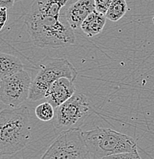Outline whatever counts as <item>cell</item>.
<instances>
[{
  "mask_svg": "<svg viewBox=\"0 0 154 159\" xmlns=\"http://www.w3.org/2000/svg\"><path fill=\"white\" fill-rule=\"evenodd\" d=\"M24 22L32 44L36 47L56 48L72 45L75 42L74 29L66 16L58 19L29 10Z\"/></svg>",
  "mask_w": 154,
  "mask_h": 159,
  "instance_id": "1",
  "label": "cell"
},
{
  "mask_svg": "<svg viewBox=\"0 0 154 159\" xmlns=\"http://www.w3.org/2000/svg\"><path fill=\"white\" fill-rule=\"evenodd\" d=\"M31 132L28 107L2 109L0 112V155L12 156L26 148Z\"/></svg>",
  "mask_w": 154,
  "mask_h": 159,
  "instance_id": "2",
  "label": "cell"
},
{
  "mask_svg": "<svg viewBox=\"0 0 154 159\" xmlns=\"http://www.w3.org/2000/svg\"><path fill=\"white\" fill-rule=\"evenodd\" d=\"M91 158H106L122 152H138L131 137L108 128H95L83 132Z\"/></svg>",
  "mask_w": 154,
  "mask_h": 159,
  "instance_id": "3",
  "label": "cell"
},
{
  "mask_svg": "<svg viewBox=\"0 0 154 159\" xmlns=\"http://www.w3.org/2000/svg\"><path fill=\"white\" fill-rule=\"evenodd\" d=\"M77 77V70L67 59L45 56L39 62V71L32 80L29 99L31 101L42 99L54 81L62 77L75 81Z\"/></svg>",
  "mask_w": 154,
  "mask_h": 159,
  "instance_id": "4",
  "label": "cell"
},
{
  "mask_svg": "<svg viewBox=\"0 0 154 159\" xmlns=\"http://www.w3.org/2000/svg\"><path fill=\"white\" fill-rule=\"evenodd\" d=\"M82 132L79 128L62 131L60 135L54 139L41 156V158H91Z\"/></svg>",
  "mask_w": 154,
  "mask_h": 159,
  "instance_id": "5",
  "label": "cell"
},
{
  "mask_svg": "<svg viewBox=\"0 0 154 159\" xmlns=\"http://www.w3.org/2000/svg\"><path fill=\"white\" fill-rule=\"evenodd\" d=\"M91 113L90 102L82 93L75 94L55 108L54 126L57 130L80 128Z\"/></svg>",
  "mask_w": 154,
  "mask_h": 159,
  "instance_id": "6",
  "label": "cell"
},
{
  "mask_svg": "<svg viewBox=\"0 0 154 159\" xmlns=\"http://www.w3.org/2000/svg\"><path fill=\"white\" fill-rule=\"evenodd\" d=\"M32 80L24 69L13 75L0 79V99L11 108L19 107L29 99Z\"/></svg>",
  "mask_w": 154,
  "mask_h": 159,
  "instance_id": "7",
  "label": "cell"
},
{
  "mask_svg": "<svg viewBox=\"0 0 154 159\" xmlns=\"http://www.w3.org/2000/svg\"><path fill=\"white\" fill-rule=\"evenodd\" d=\"M74 81L68 77H62L54 81L49 87L45 94L48 102L57 108L75 93Z\"/></svg>",
  "mask_w": 154,
  "mask_h": 159,
  "instance_id": "8",
  "label": "cell"
},
{
  "mask_svg": "<svg viewBox=\"0 0 154 159\" xmlns=\"http://www.w3.org/2000/svg\"><path fill=\"white\" fill-rule=\"evenodd\" d=\"M95 9L94 0H76L66 9V19L73 29H78L84 20Z\"/></svg>",
  "mask_w": 154,
  "mask_h": 159,
  "instance_id": "9",
  "label": "cell"
},
{
  "mask_svg": "<svg viewBox=\"0 0 154 159\" xmlns=\"http://www.w3.org/2000/svg\"><path fill=\"white\" fill-rule=\"evenodd\" d=\"M74 0H35L31 11L54 18L65 16V10Z\"/></svg>",
  "mask_w": 154,
  "mask_h": 159,
  "instance_id": "10",
  "label": "cell"
},
{
  "mask_svg": "<svg viewBox=\"0 0 154 159\" xmlns=\"http://www.w3.org/2000/svg\"><path fill=\"white\" fill-rule=\"evenodd\" d=\"M107 19L105 14L95 9L84 20L81 29L87 37H94L103 31Z\"/></svg>",
  "mask_w": 154,
  "mask_h": 159,
  "instance_id": "11",
  "label": "cell"
},
{
  "mask_svg": "<svg viewBox=\"0 0 154 159\" xmlns=\"http://www.w3.org/2000/svg\"><path fill=\"white\" fill-rule=\"evenodd\" d=\"M22 63L19 57L2 52L0 54V79L8 77L22 70Z\"/></svg>",
  "mask_w": 154,
  "mask_h": 159,
  "instance_id": "12",
  "label": "cell"
},
{
  "mask_svg": "<svg viewBox=\"0 0 154 159\" xmlns=\"http://www.w3.org/2000/svg\"><path fill=\"white\" fill-rule=\"evenodd\" d=\"M128 10L126 0H112L105 14L106 17L111 21H117L125 16Z\"/></svg>",
  "mask_w": 154,
  "mask_h": 159,
  "instance_id": "13",
  "label": "cell"
},
{
  "mask_svg": "<svg viewBox=\"0 0 154 159\" xmlns=\"http://www.w3.org/2000/svg\"><path fill=\"white\" fill-rule=\"evenodd\" d=\"M35 111L37 118L43 122H49L55 115V108L48 101L37 106Z\"/></svg>",
  "mask_w": 154,
  "mask_h": 159,
  "instance_id": "14",
  "label": "cell"
},
{
  "mask_svg": "<svg viewBox=\"0 0 154 159\" xmlns=\"http://www.w3.org/2000/svg\"><path fill=\"white\" fill-rule=\"evenodd\" d=\"M112 0H94L95 9L100 12L106 14Z\"/></svg>",
  "mask_w": 154,
  "mask_h": 159,
  "instance_id": "15",
  "label": "cell"
},
{
  "mask_svg": "<svg viewBox=\"0 0 154 159\" xmlns=\"http://www.w3.org/2000/svg\"><path fill=\"white\" fill-rule=\"evenodd\" d=\"M106 158H127V159H136L140 158L138 152H122V153L116 154V155H110Z\"/></svg>",
  "mask_w": 154,
  "mask_h": 159,
  "instance_id": "16",
  "label": "cell"
},
{
  "mask_svg": "<svg viewBox=\"0 0 154 159\" xmlns=\"http://www.w3.org/2000/svg\"><path fill=\"white\" fill-rule=\"evenodd\" d=\"M7 8L1 7L0 9V30L2 31L9 20V13Z\"/></svg>",
  "mask_w": 154,
  "mask_h": 159,
  "instance_id": "17",
  "label": "cell"
},
{
  "mask_svg": "<svg viewBox=\"0 0 154 159\" xmlns=\"http://www.w3.org/2000/svg\"><path fill=\"white\" fill-rule=\"evenodd\" d=\"M16 0H0V7H5L10 9L14 6Z\"/></svg>",
  "mask_w": 154,
  "mask_h": 159,
  "instance_id": "18",
  "label": "cell"
}]
</instances>
